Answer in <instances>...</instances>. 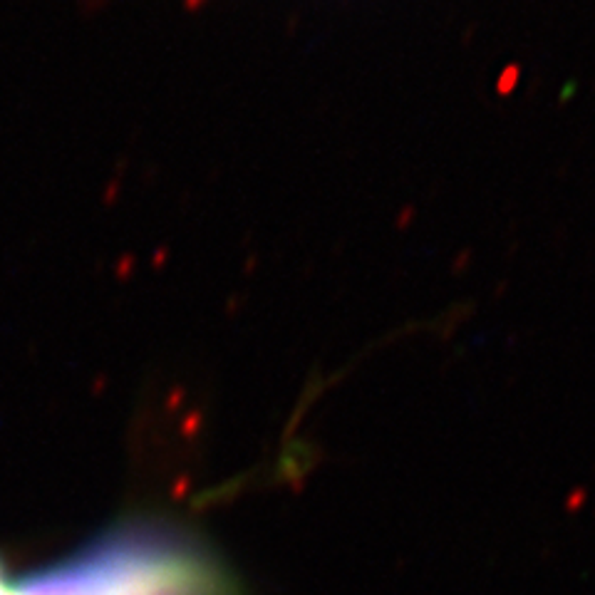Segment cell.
Wrapping results in <instances>:
<instances>
[{
  "instance_id": "7a4b0ae2",
  "label": "cell",
  "mask_w": 595,
  "mask_h": 595,
  "mask_svg": "<svg viewBox=\"0 0 595 595\" xmlns=\"http://www.w3.org/2000/svg\"><path fill=\"white\" fill-rule=\"evenodd\" d=\"M0 595H18L15 581L11 578V573L5 568V563L0 558Z\"/></svg>"
},
{
  "instance_id": "6da1fadb",
  "label": "cell",
  "mask_w": 595,
  "mask_h": 595,
  "mask_svg": "<svg viewBox=\"0 0 595 595\" xmlns=\"http://www.w3.org/2000/svg\"><path fill=\"white\" fill-rule=\"evenodd\" d=\"M18 595H240L207 543L167 518H126L15 581Z\"/></svg>"
}]
</instances>
